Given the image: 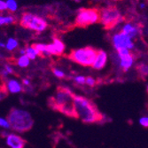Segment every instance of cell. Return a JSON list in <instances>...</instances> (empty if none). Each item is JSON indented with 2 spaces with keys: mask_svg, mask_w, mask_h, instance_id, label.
Masks as SVG:
<instances>
[{
  "mask_svg": "<svg viewBox=\"0 0 148 148\" xmlns=\"http://www.w3.org/2000/svg\"><path fill=\"white\" fill-rule=\"evenodd\" d=\"M53 44H54V45H55V47L57 49V51L59 53V55H61L62 52L64 51V49H65L64 44L60 41V40H59L57 38L53 40Z\"/></svg>",
  "mask_w": 148,
  "mask_h": 148,
  "instance_id": "obj_16",
  "label": "cell"
},
{
  "mask_svg": "<svg viewBox=\"0 0 148 148\" xmlns=\"http://www.w3.org/2000/svg\"><path fill=\"white\" fill-rule=\"evenodd\" d=\"M139 123L143 127H148V116H143L139 119Z\"/></svg>",
  "mask_w": 148,
  "mask_h": 148,
  "instance_id": "obj_23",
  "label": "cell"
},
{
  "mask_svg": "<svg viewBox=\"0 0 148 148\" xmlns=\"http://www.w3.org/2000/svg\"><path fill=\"white\" fill-rule=\"evenodd\" d=\"M17 46H18V42L16 41L15 39H13V38H9L8 41H7V44L5 45L6 49L9 50V51L14 50Z\"/></svg>",
  "mask_w": 148,
  "mask_h": 148,
  "instance_id": "obj_17",
  "label": "cell"
},
{
  "mask_svg": "<svg viewBox=\"0 0 148 148\" xmlns=\"http://www.w3.org/2000/svg\"><path fill=\"white\" fill-rule=\"evenodd\" d=\"M0 46H1V47H5V45L3 43H1V44H0Z\"/></svg>",
  "mask_w": 148,
  "mask_h": 148,
  "instance_id": "obj_29",
  "label": "cell"
},
{
  "mask_svg": "<svg viewBox=\"0 0 148 148\" xmlns=\"http://www.w3.org/2000/svg\"><path fill=\"white\" fill-rule=\"evenodd\" d=\"M6 144L10 148H24L26 141L15 134H9L6 136Z\"/></svg>",
  "mask_w": 148,
  "mask_h": 148,
  "instance_id": "obj_9",
  "label": "cell"
},
{
  "mask_svg": "<svg viewBox=\"0 0 148 148\" xmlns=\"http://www.w3.org/2000/svg\"><path fill=\"white\" fill-rule=\"evenodd\" d=\"M5 70L8 73V74H12L13 73V69L12 66H10L9 65H5Z\"/></svg>",
  "mask_w": 148,
  "mask_h": 148,
  "instance_id": "obj_27",
  "label": "cell"
},
{
  "mask_svg": "<svg viewBox=\"0 0 148 148\" xmlns=\"http://www.w3.org/2000/svg\"><path fill=\"white\" fill-rule=\"evenodd\" d=\"M144 6H145V5H144V4H141V7H142V8H143V7H144Z\"/></svg>",
  "mask_w": 148,
  "mask_h": 148,
  "instance_id": "obj_30",
  "label": "cell"
},
{
  "mask_svg": "<svg viewBox=\"0 0 148 148\" xmlns=\"http://www.w3.org/2000/svg\"><path fill=\"white\" fill-rule=\"evenodd\" d=\"M29 60L30 59L27 56V55H22L21 57H20L17 60V64L18 66H20L21 68H26L29 65Z\"/></svg>",
  "mask_w": 148,
  "mask_h": 148,
  "instance_id": "obj_15",
  "label": "cell"
},
{
  "mask_svg": "<svg viewBox=\"0 0 148 148\" xmlns=\"http://www.w3.org/2000/svg\"><path fill=\"white\" fill-rule=\"evenodd\" d=\"M74 103L77 116L84 123H93L101 120V114L90 100L81 96H75Z\"/></svg>",
  "mask_w": 148,
  "mask_h": 148,
  "instance_id": "obj_2",
  "label": "cell"
},
{
  "mask_svg": "<svg viewBox=\"0 0 148 148\" xmlns=\"http://www.w3.org/2000/svg\"><path fill=\"white\" fill-rule=\"evenodd\" d=\"M6 9H8L6 2H4L3 0H1V1H0V10L4 11V10H6Z\"/></svg>",
  "mask_w": 148,
  "mask_h": 148,
  "instance_id": "obj_26",
  "label": "cell"
},
{
  "mask_svg": "<svg viewBox=\"0 0 148 148\" xmlns=\"http://www.w3.org/2000/svg\"><path fill=\"white\" fill-rule=\"evenodd\" d=\"M118 59L120 60V63H119L120 68H122L125 71H127L130 68L133 64V61H134V58H133V55L131 54V53H130L129 55L124 56V57H119L118 56Z\"/></svg>",
  "mask_w": 148,
  "mask_h": 148,
  "instance_id": "obj_11",
  "label": "cell"
},
{
  "mask_svg": "<svg viewBox=\"0 0 148 148\" xmlns=\"http://www.w3.org/2000/svg\"><path fill=\"white\" fill-rule=\"evenodd\" d=\"M22 83H23V84H24L25 86H29V85H30V81H29V79H23Z\"/></svg>",
  "mask_w": 148,
  "mask_h": 148,
  "instance_id": "obj_28",
  "label": "cell"
},
{
  "mask_svg": "<svg viewBox=\"0 0 148 148\" xmlns=\"http://www.w3.org/2000/svg\"><path fill=\"white\" fill-rule=\"evenodd\" d=\"M122 32H123L124 34L130 36L132 38L133 36H137L138 29L136 28V27H134L133 25H131V24H126L123 28V31Z\"/></svg>",
  "mask_w": 148,
  "mask_h": 148,
  "instance_id": "obj_13",
  "label": "cell"
},
{
  "mask_svg": "<svg viewBox=\"0 0 148 148\" xmlns=\"http://www.w3.org/2000/svg\"><path fill=\"white\" fill-rule=\"evenodd\" d=\"M52 72H53V74H54L57 77H59V78H64V76H65V74H64V72L62 71V70H60V69H52Z\"/></svg>",
  "mask_w": 148,
  "mask_h": 148,
  "instance_id": "obj_22",
  "label": "cell"
},
{
  "mask_svg": "<svg viewBox=\"0 0 148 148\" xmlns=\"http://www.w3.org/2000/svg\"><path fill=\"white\" fill-rule=\"evenodd\" d=\"M138 69L142 75H148V65L147 64H141L138 66Z\"/></svg>",
  "mask_w": 148,
  "mask_h": 148,
  "instance_id": "obj_20",
  "label": "cell"
},
{
  "mask_svg": "<svg viewBox=\"0 0 148 148\" xmlns=\"http://www.w3.org/2000/svg\"><path fill=\"white\" fill-rule=\"evenodd\" d=\"M75 95L66 88L64 87H59L55 97L51 99L52 104L51 106H54L53 108L60 111V113L73 117V118H78L75 108Z\"/></svg>",
  "mask_w": 148,
  "mask_h": 148,
  "instance_id": "obj_1",
  "label": "cell"
},
{
  "mask_svg": "<svg viewBox=\"0 0 148 148\" xmlns=\"http://www.w3.org/2000/svg\"><path fill=\"white\" fill-rule=\"evenodd\" d=\"M7 120L11 124V128L20 133L29 130L34 124L30 114L21 109H12L7 116Z\"/></svg>",
  "mask_w": 148,
  "mask_h": 148,
  "instance_id": "obj_3",
  "label": "cell"
},
{
  "mask_svg": "<svg viewBox=\"0 0 148 148\" xmlns=\"http://www.w3.org/2000/svg\"><path fill=\"white\" fill-rule=\"evenodd\" d=\"M106 60H107L106 53L104 51H99L97 58H96V60H95V62H94L92 68L95 69H98V70L102 69L104 66H106Z\"/></svg>",
  "mask_w": 148,
  "mask_h": 148,
  "instance_id": "obj_10",
  "label": "cell"
},
{
  "mask_svg": "<svg viewBox=\"0 0 148 148\" xmlns=\"http://www.w3.org/2000/svg\"><path fill=\"white\" fill-rule=\"evenodd\" d=\"M25 50H26V55L28 56L30 60H34L37 55H40L38 51L36 49H35L33 46L27 47Z\"/></svg>",
  "mask_w": 148,
  "mask_h": 148,
  "instance_id": "obj_14",
  "label": "cell"
},
{
  "mask_svg": "<svg viewBox=\"0 0 148 148\" xmlns=\"http://www.w3.org/2000/svg\"><path fill=\"white\" fill-rule=\"evenodd\" d=\"M15 19L12 17V16H5L0 18V24L4 25V24H11V23H14Z\"/></svg>",
  "mask_w": 148,
  "mask_h": 148,
  "instance_id": "obj_18",
  "label": "cell"
},
{
  "mask_svg": "<svg viewBox=\"0 0 148 148\" xmlns=\"http://www.w3.org/2000/svg\"><path fill=\"white\" fill-rule=\"evenodd\" d=\"M113 45L114 48L119 51L122 49H132L134 47V45L131 41V37L123 32L118 33L114 36L113 37Z\"/></svg>",
  "mask_w": 148,
  "mask_h": 148,
  "instance_id": "obj_8",
  "label": "cell"
},
{
  "mask_svg": "<svg viewBox=\"0 0 148 148\" xmlns=\"http://www.w3.org/2000/svg\"><path fill=\"white\" fill-rule=\"evenodd\" d=\"M21 25L24 28L37 32H42L47 28V23L44 19L29 12H26L22 15L21 19Z\"/></svg>",
  "mask_w": 148,
  "mask_h": 148,
  "instance_id": "obj_7",
  "label": "cell"
},
{
  "mask_svg": "<svg viewBox=\"0 0 148 148\" xmlns=\"http://www.w3.org/2000/svg\"><path fill=\"white\" fill-rule=\"evenodd\" d=\"M147 92H148V86H147Z\"/></svg>",
  "mask_w": 148,
  "mask_h": 148,
  "instance_id": "obj_31",
  "label": "cell"
},
{
  "mask_svg": "<svg viewBox=\"0 0 148 148\" xmlns=\"http://www.w3.org/2000/svg\"><path fill=\"white\" fill-rule=\"evenodd\" d=\"M99 21H100V13L97 9H81L75 18V25L80 28H86Z\"/></svg>",
  "mask_w": 148,
  "mask_h": 148,
  "instance_id": "obj_5",
  "label": "cell"
},
{
  "mask_svg": "<svg viewBox=\"0 0 148 148\" xmlns=\"http://www.w3.org/2000/svg\"><path fill=\"white\" fill-rule=\"evenodd\" d=\"M6 90L11 93H18L22 90V87L16 80L11 79L6 82Z\"/></svg>",
  "mask_w": 148,
  "mask_h": 148,
  "instance_id": "obj_12",
  "label": "cell"
},
{
  "mask_svg": "<svg viewBox=\"0 0 148 148\" xmlns=\"http://www.w3.org/2000/svg\"><path fill=\"white\" fill-rule=\"evenodd\" d=\"M7 7L11 12H15L17 10V3L15 0H7Z\"/></svg>",
  "mask_w": 148,
  "mask_h": 148,
  "instance_id": "obj_19",
  "label": "cell"
},
{
  "mask_svg": "<svg viewBox=\"0 0 148 148\" xmlns=\"http://www.w3.org/2000/svg\"><path fill=\"white\" fill-rule=\"evenodd\" d=\"M120 19V12L115 6L104 8L100 12V21L106 29H110L115 27L119 23Z\"/></svg>",
  "mask_w": 148,
  "mask_h": 148,
  "instance_id": "obj_6",
  "label": "cell"
},
{
  "mask_svg": "<svg viewBox=\"0 0 148 148\" xmlns=\"http://www.w3.org/2000/svg\"><path fill=\"white\" fill-rule=\"evenodd\" d=\"M98 52L99 51L91 47L81 48L72 51L70 52V54L69 55V58L71 60L82 66H93L94 62H95Z\"/></svg>",
  "mask_w": 148,
  "mask_h": 148,
  "instance_id": "obj_4",
  "label": "cell"
},
{
  "mask_svg": "<svg viewBox=\"0 0 148 148\" xmlns=\"http://www.w3.org/2000/svg\"><path fill=\"white\" fill-rule=\"evenodd\" d=\"M75 81L79 84H86V78L84 76H76L75 77Z\"/></svg>",
  "mask_w": 148,
  "mask_h": 148,
  "instance_id": "obj_24",
  "label": "cell"
},
{
  "mask_svg": "<svg viewBox=\"0 0 148 148\" xmlns=\"http://www.w3.org/2000/svg\"><path fill=\"white\" fill-rule=\"evenodd\" d=\"M95 84H96V81L94 80L92 77L89 76V77L86 78V84H88L89 86H94V85H95Z\"/></svg>",
  "mask_w": 148,
  "mask_h": 148,
  "instance_id": "obj_25",
  "label": "cell"
},
{
  "mask_svg": "<svg viewBox=\"0 0 148 148\" xmlns=\"http://www.w3.org/2000/svg\"><path fill=\"white\" fill-rule=\"evenodd\" d=\"M0 126H1L2 128H5V129H9L11 127V124L8 122V120L1 118L0 119Z\"/></svg>",
  "mask_w": 148,
  "mask_h": 148,
  "instance_id": "obj_21",
  "label": "cell"
}]
</instances>
